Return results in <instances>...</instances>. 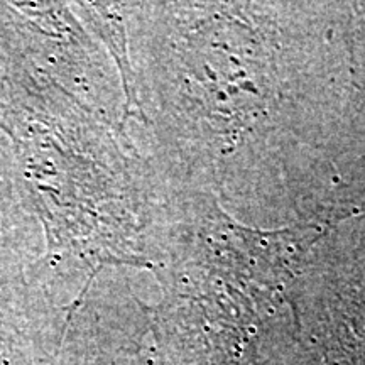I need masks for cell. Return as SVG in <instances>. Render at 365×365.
<instances>
[{"mask_svg": "<svg viewBox=\"0 0 365 365\" xmlns=\"http://www.w3.org/2000/svg\"><path fill=\"white\" fill-rule=\"evenodd\" d=\"M43 249V232L22 195L11 145L0 134V284L24 277Z\"/></svg>", "mask_w": 365, "mask_h": 365, "instance_id": "5b68a950", "label": "cell"}, {"mask_svg": "<svg viewBox=\"0 0 365 365\" xmlns=\"http://www.w3.org/2000/svg\"><path fill=\"white\" fill-rule=\"evenodd\" d=\"M190 210L171 227V262L156 271L163 298L145 307L150 331L173 365H252L282 303L294 308L317 237L307 225L250 230L215 202Z\"/></svg>", "mask_w": 365, "mask_h": 365, "instance_id": "7a4b0ae2", "label": "cell"}, {"mask_svg": "<svg viewBox=\"0 0 365 365\" xmlns=\"http://www.w3.org/2000/svg\"><path fill=\"white\" fill-rule=\"evenodd\" d=\"M65 318L29 276L0 284V365H58Z\"/></svg>", "mask_w": 365, "mask_h": 365, "instance_id": "277c9868", "label": "cell"}, {"mask_svg": "<svg viewBox=\"0 0 365 365\" xmlns=\"http://www.w3.org/2000/svg\"><path fill=\"white\" fill-rule=\"evenodd\" d=\"M364 365H365V362H364Z\"/></svg>", "mask_w": 365, "mask_h": 365, "instance_id": "52a82bcc", "label": "cell"}, {"mask_svg": "<svg viewBox=\"0 0 365 365\" xmlns=\"http://www.w3.org/2000/svg\"><path fill=\"white\" fill-rule=\"evenodd\" d=\"M0 134L43 232L31 279L73 304L108 266L154 269L148 170L120 118L95 110L53 78H0Z\"/></svg>", "mask_w": 365, "mask_h": 365, "instance_id": "6da1fadb", "label": "cell"}, {"mask_svg": "<svg viewBox=\"0 0 365 365\" xmlns=\"http://www.w3.org/2000/svg\"><path fill=\"white\" fill-rule=\"evenodd\" d=\"M159 6L166 34L148 41L149 86L159 120L207 153L227 154L262 129L279 105L274 34L252 6ZM259 12V11H257Z\"/></svg>", "mask_w": 365, "mask_h": 365, "instance_id": "3957f363", "label": "cell"}, {"mask_svg": "<svg viewBox=\"0 0 365 365\" xmlns=\"http://www.w3.org/2000/svg\"><path fill=\"white\" fill-rule=\"evenodd\" d=\"M75 16L93 33L110 51L120 75L124 88V107H122V124L135 117L148 124L143 105L139 98L137 75L129 54V17L132 4L117 2H73L70 4Z\"/></svg>", "mask_w": 365, "mask_h": 365, "instance_id": "8992f818", "label": "cell"}]
</instances>
